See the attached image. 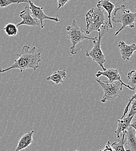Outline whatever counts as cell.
I'll return each instance as SVG.
<instances>
[{
	"label": "cell",
	"instance_id": "cell-1",
	"mask_svg": "<svg viewBox=\"0 0 136 151\" xmlns=\"http://www.w3.org/2000/svg\"><path fill=\"white\" fill-rule=\"evenodd\" d=\"M18 58L10 66L0 70V73H5L12 69H19L22 73L24 70L31 69L36 70L39 68V63L41 61V52H36V47L30 48L24 45L20 53L17 54Z\"/></svg>",
	"mask_w": 136,
	"mask_h": 151
},
{
	"label": "cell",
	"instance_id": "cell-2",
	"mask_svg": "<svg viewBox=\"0 0 136 151\" xmlns=\"http://www.w3.org/2000/svg\"><path fill=\"white\" fill-rule=\"evenodd\" d=\"M86 27L85 29L86 35L97 31L102 35H104L108 31V18L105 17L104 11L100 7L90 9L86 14Z\"/></svg>",
	"mask_w": 136,
	"mask_h": 151
},
{
	"label": "cell",
	"instance_id": "cell-3",
	"mask_svg": "<svg viewBox=\"0 0 136 151\" xmlns=\"http://www.w3.org/2000/svg\"><path fill=\"white\" fill-rule=\"evenodd\" d=\"M136 19V12L127 9L125 5L116 8L114 17L112 18V22L115 23H121V27L115 33V36H117L120 32L127 26L133 29L135 26Z\"/></svg>",
	"mask_w": 136,
	"mask_h": 151
},
{
	"label": "cell",
	"instance_id": "cell-4",
	"mask_svg": "<svg viewBox=\"0 0 136 151\" xmlns=\"http://www.w3.org/2000/svg\"><path fill=\"white\" fill-rule=\"evenodd\" d=\"M66 30L68 35V38L71 43L70 51L71 55H75L78 52V51L82 48V47H79L78 49H76V45L78 43L85 40H90L93 41L97 38V37H89L86 36L85 35V30L80 28L78 26L77 21L75 19L73 20L71 25L68 26L67 27Z\"/></svg>",
	"mask_w": 136,
	"mask_h": 151
},
{
	"label": "cell",
	"instance_id": "cell-5",
	"mask_svg": "<svg viewBox=\"0 0 136 151\" xmlns=\"http://www.w3.org/2000/svg\"><path fill=\"white\" fill-rule=\"evenodd\" d=\"M95 81L102 88L104 95L101 99L102 103H105L107 101H113L120 96V94L123 90V84L119 81L108 82V81H101L98 78Z\"/></svg>",
	"mask_w": 136,
	"mask_h": 151
},
{
	"label": "cell",
	"instance_id": "cell-6",
	"mask_svg": "<svg viewBox=\"0 0 136 151\" xmlns=\"http://www.w3.org/2000/svg\"><path fill=\"white\" fill-rule=\"evenodd\" d=\"M103 36V35L98 33V37L93 41V47L90 51H86V57L91 58L93 61L96 62L101 68L103 70H105L106 69L104 68V64L106 60L105 55H104L101 48V41Z\"/></svg>",
	"mask_w": 136,
	"mask_h": 151
},
{
	"label": "cell",
	"instance_id": "cell-7",
	"mask_svg": "<svg viewBox=\"0 0 136 151\" xmlns=\"http://www.w3.org/2000/svg\"><path fill=\"white\" fill-rule=\"evenodd\" d=\"M29 3V8L31 12V14L33 18L37 19L40 22V26L41 29L44 28L45 24L43 23V20L47 19L52 21H54L55 22H59L60 19H58V17H52L46 15L43 10V7L38 6L36 5L31 0H27Z\"/></svg>",
	"mask_w": 136,
	"mask_h": 151
},
{
	"label": "cell",
	"instance_id": "cell-8",
	"mask_svg": "<svg viewBox=\"0 0 136 151\" xmlns=\"http://www.w3.org/2000/svg\"><path fill=\"white\" fill-rule=\"evenodd\" d=\"M19 17L22 20L16 26L19 27L20 26H28L31 27H37L40 26V22L37 19L33 17L28 5H26L25 8L19 13Z\"/></svg>",
	"mask_w": 136,
	"mask_h": 151
},
{
	"label": "cell",
	"instance_id": "cell-9",
	"mask_svg": "<svg viewBox=\"0 0 136 151\" xmlns=\"http://www.w3.org/2000/svg\"><path fill=\"white\" fill-rule=\"evenodd\" d=\"M101 76H104L106 77L107 78H108V82H113L115 81H119L120 82H121L123 86L128 88L129 89H130V90L132 91H136L134 88H132L131 87H130L128 84H125V83H123L121 78H120V76L119 73V71L117 69H114V68H109L108 69H106L105 70H103V71H98L97 73L96 74V77L97 78H99Z\"/></svg>",
	"mask_w": 136,
	"mask_h": 151
},
{
	"label": "cell",
	"instance_id": "cell-10",
	"mask_svg": "<svg viewBox=\"0 0 136 151\" xmlns=\"http://www.w3.org/2000/svg\"><path fill=\"white\" fill-rule=\"evenodd\" d=\"M118 47L122 59L125 61H128L133 56V53L136 51V44H127L123 41H120L118 43Z\"/></svg>",
	"mask_w": 136,
	"mask_h": 151
},
{
	"label": "cell",
	"instance_id": "cell-11",
	"mask_svg": "<svg viewBox=\"0 0 136 151\" xmlns=\"http://www.w3.org/2000/svg\"><path fill=\"white\" fill-rule=\"evenodd\" d=\"M97 7H100L106 11L108 14V25L109 29H112L113 27L111 21L112 12L115 8V5L113 4L110 0H98L97 2Z\"/></svg>",
	"mask_w": 136,
	"mask_h": 151
},
{
	"label": "cell",
	"instance_id": "cell-12",
	"mask_svg": "<svg viewBox=\"0 0 136 151\" xmlns=\"http://www.w3.org/2000/svg\"><path fill=\"white\" fill-rule=\"evenodd\" d=\"M34 131L31 130L24 134L20 139L15 151H19L27 149L33 142V134Z\"/></svg>",
	"mask_w": 136,
	"mask_h": 151
},
{
	"label": "cell",
	"instance_id": "cell-13",
	"mask_svg": "<svg viewBox=\"0 0 136 151\" xmlns=\"http://www.w3.org/2000/svg\"><path fill=\"white\" fill-rule=\"evenodd\" d=\"M136 131L132 126H129L127 129L125 137H126V142L125 144L127 145V151H136Z\"/></svg>",
	"mask_w": 136,
	"mask_h": 151
},
{
	"label": "cell",
	"instance_id": "cell-14",
	"mask_svg": "<svg viewBox=\"0 0 136 151\" xmlns=\"http://www.w3.org/2000/svg\"><path fill=\"white\" fill-rule=\"evenodd\" d=\"M133 116H125L124 117L119 118V119L117 120V130L115 131V133L117 134V139L119 138L120 133L126 132L127 129L129 126H130V122Z\"/></svg>",
	"mask_w": 136,
	"mask_h": 151
},
{
	"label": "cell",
	"instance_id": "cell-15",
	"mask_svg": "<svg viewBox=\"0 0 136 151\" xmlns=\"http://www.w3.org/2000/svg\"><path fill=\"white\" fill-rule=\"evenodd\" d=\"M67 77V72L65 69L57 70L53 73L52 75L49 76L46 78L47 81H52L56 84L64 83V79Z\"/></svg>",
	"mask_w": 136,
	"mask_h": 151
},
{
	"label": "cell",
	"instance_id": "cell-16",
	"mask_svg": "<svg viewBox=\"0 0 136 151\" xmlns=\"http://www.w3.org/2000/svg\"><path fill=\"white\" fill-rule=\"evenodd\" d=\"M125 133L126 132L120 133L119 135V138H118V141L114 142L113 143L111 144V147L113 151H127V150L125 148V145L126 143V142H125Z\"/></svg>",
	"mask_w": 136,
	"mask_h": 151
},
{
	"label": "cell",
	"instance_id": "cell-17",
	"mask_svg": "<svg viewBox=\"0 0 136 151\" xmlns=\"http://www.w3.org/2000/svg\"><path fill=\"white\" fill-rule=\"evenodd\" d=\"M4 30L9 37L16 36L19 32L18 27L14 23H7L4 27Z\"/></svg>",
	"mask_w": 136,
	"mask_h": 151
},
{
	"label": "cell",
	"instance_id": "cell-18",
	"mask_svg": "<svg viewBox=\"0 0 136 151\" xmlns=\"http://www.w3.org/2000/svg\"><path fill=\"white\" fill-rule=\"evenodd\" d=\"M28 2L27 0H0V9L6 8L12 4Z\"/></svg>",
	"mask_w": 136,
	"mask_h": 151
},
{
	"label": "cell",
	"instance_id": "cell-19",
	"mask_svg": "<svg viewBox=\"0 0 136 151\" xmlns=\"http://www.w3.org/2000/svg\"><path fill=\"white\" fill-rule=\"evenodd\" d=\"M136 70H132L128 72L127 74V77L129 80L128 85L132 88H134L136 90Z\"/></svg>",
	"mask_w": 136,
	"mask_h": 151
},
{
	"label": "cell",
	"instance_id": "cell-20",
	"mask_svg": "<svg viewBox=\"0 0 136 151\" xmlns=\"http://www.w3.org/2000/svg\"><path fill=\"white\" fill-rule=\"evenodd\" d=\"M131 107H130V111L129 112V113H127V114H126V116H135L136 114V98L133 99V101H132V103L130 104Z\"/></svg>",
	"mask_w": 136,
	"mask_h": 151
},
{
	"label": "cell",
	"instance_id": "cell-21",
	"mask_svg": "<svg viewBox=\"0 0 136 151\" xmlns=\"http://www.w3.org/2000/svg\"><path fill=\"white\" fill-rule=\"evenodd\" d=\"M135 98H136V93H135L133 95L131 98H128V103H127V105L126 106V107H125V110H124V112H123V115H122L120 118H123V117H124L127 114V113H128L129 108V107H130V104H131V103H132V101L133 99H135Z\"/></svg>",
	"mask_w": 136,
	"mask_h": 151
},
{
	"label": "cell",
	"instance_id": "cell-22",
	"mask_svg": "<svg viewBox=\"0 0 136 151\" xmlns=\"http://www.w3.org/2000/svg\"><path fill=\"white\" fill-rule=\"evenodd\" d=\"M57 1H58V7L56 8V9L58 10L64 6L70 0H57Z\"/></svg>",
	"mask_w": 136,
	"mask_h": 151
},
{
	"label": "cell",
	"instance_id": "cell-23",
	"mask_svg": "<svg viewBox=\"0 0 136 151\" xmlns=\"http://www.w3.org/2000/svg\"><path fill=\"white\" fill-rule=\"evenodd\" d=\"M111 142H110V141H108L107 142V144L105 145V148H104V149H103L101 151H113V150H112V148H111Z\"/></svg>",
	"mask_w": 136,
	"mask_h": 151
},
{
	"label": "cell",
	"instance_id": "cell-24",
	"mask_svg": "<svg viewBox=\"0 0 136 151\" xmlns=\"http://www.w3.org/2000/svg\"><path fill=\"white\" fill-rule=\"evenodd\" d=\"M130 126H132V127H133L135 129H136V115L133 116V117L132 118L130 123Z\"/></svg>",
	"mask_w": 136,
	"mask_h": 151
},
{
	"label": "cell",
	"instance_id": "cell-25",
	"mask_svg": "<svg viewBox=\"0 0 136 151\" xmlns=\"http://www.w3.org/2000/svg\"><path fill=\"white\" fill-rule=\"evenodd\" d=\"M127 0H122V2H125V1H126Z\"/></svg>",
	"mask_w": 136,
	"mask_h": 151
}]
</instances>
